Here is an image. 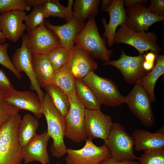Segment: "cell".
Segmentation results:
<instances>
[{
  "instance_id": "cell-7",
  "label": "cell",
  "mask_w": 164,
  "mask_h": 164,
  "mask_svg": "<svg viewBox=\"0 0 164 164\" xmlns=\"http://www.w3.org/2000/svg\"><path fill=\"white\" fill-rule=\"evenodd\" d=\"M151 103L148 94L139 81L129 94L124 97V103L127 104L131 112L142 124L147 127L152 126L155 121Z\"/></svg>"
},
{
  "instance_id": "cell-11",
  "label": "cell",
  "mask_w": 164,
  "mask_h": 164,
  "mask_svg": "<svg viewBox=\"0 0 164 164\" xmlns=\"http://www.w3.org/2000/svg\"><path fill=\"white\" fill-rule=\"evenodd\" d=\"M27 45L32 56L46 55L52 50L60 47L58 37L45 26L44 22L28 32Z\"/></svg>"
},
{
  "instance_id": "cell-32",
  "label": "cell",
  "mask_w": 164,
  "mask_h": 164,
  "mask_svg": "<svg viewBox=\"0 0 164 164\" xmlns=\"http://www.w3.org/2000/svg\"><path fill=\"white\" fill-rule=\"evenodd\" d=\"M31 8L27 0H0L1 14L14 10L29 11Z\"/></svg>"
},
{
  "instance_id": "cell-34",
  "label": "cell",
  "mask_w": 164,
  "mask_h": 164,
  "mask_svg": "<svg viewBox=\"0 0 164 164\" xmlns=\"http://www.w3.org/2000/svg\"><path fill=\"white\" fill-rule=\"evenodd\" d=\"M19 110L7 102L0 95V128Z\"/></svg>"
},
{
  "instance_id": "cell-44",
  "label": "cell",
  "mask_w": 164,
  "mask_h": 164,
  "mask_svg": "<svg viewBox=\"0 0 164 164\" xmlns=\"http://www.w3.org/2000/svg\"><path fill=\"white\" fill-rule=\"evenodd\" d=\"M41 164H50V163H49V164H42V163H41ZM54 164H61V163H59V162H57V163H56Z\"/></svg>"
},
{
  "instance_id": "cell-2",
  "label": "cell",
  "mask_w": 164,
  "mask_h": 164,
  "mask_svg": "<svg viewBox=\"0 0 164 164\" xmlns=\"http://www.w3.org/2000/svg\"><path fill=\"white\" fill-rule=\"evenodd\" d=\"M20 115L14 114L0 128V164H21L22 147L18 139L21 121Z\"/></svg>"
},
{
  "instance_id": "cell-38",
  "label": "cell",
  "mask_w": 164,
  "mask_h": 164,
  "mask_svg": "<svg viewBox=\"0 0 164 164\" xmlns=\"http://www.w3.org/2000/svg\"><path fill=\"white\" fill-rule=\"evenodd\" d=\"M157 54L152 51L145 53V60L143 63V67L145 70L149 72L153 69Z\"/></svg>"
},
{
  "instance_id": "cell-5",
  "label": "cell",
  "mask_w": 164,
  "mask_h": 164,
  "mask_svg": "<svg viewBox=\"0 0 164 164\" xmlns=\"http://www.w3.org/2000/svg\"><path fill=\"white\" fill-rule=\"evenodd\" d=\"M82 80L91 90L101 105L117 107L124 103V96L117 85L110 79L90 71Z\"/></svg>"
},
{
  "instance_id": "cell-9",
  "label": "cell",
  "mask_w": 164,
  "mask_h": 164,
  "mask_svg": "<svg viewBox=\"0 0 164 164\" xmlns=\"http://www.w3.org/2000/svg\"><path fill=\"white\" fill-rule=\"evenodd\" d=\"M82 149L75 150L67 149L65 160L67 164H102L111 157L109 151L104 144L98 146L92 139L87 138Z\"/></svg>"
},
{
  "instance_id": "cell-22",
  "label": "cell",
  "mask_w": 164,
  "mask_h": 164,
  "mask_svg": "<svg viewBox=\"0 0 164 164\" xmlns=\"http://www.w3.org/2000/svg\"><path fill=\"white\" fill-rule=\"evenodd\" d=\"M32 62L36 80L40 87L44 88L46 84L51 83L56 70L46 55L32 56Z\"/></svg>"
},
{
  "instance_id": "cell-28",
  "label": "cell",
  "mask_w": 164,
  "mask_h": 164,
  "mask_svg": "<svg viewBox=\"0 0 164 164\" xmlns=\"http://www.w3.org/2000/svg\"><path fill=\"white\" fill-rule=\"evenodd\" d=\"M74 77L67 64L56 71L51 80L68 96L75 93Z\"/></svg>"
},
{
  "instance_id": "cell-33",
  "label": "cell",
  "mask_w": 164,
  "mask_h": 164,
  "mask_svg": "<svg viewBox=\"0 0 164 164\" xmlns=\"http://www.w3.org/2000/svg\"><path fill=\"white\" fill-rule=\"evenodd\" d=\"M138 160V164H164V150L145 151Z\"/></svg>"
},
{
  "instance_id": "cell-12",
  "label": "cell",
  "mask_w": 164,
  "mask_h": 164,
  "mask_svg": "<svg viewBox=\"0 0 164 164\" xmlns=\"http://www.w3.org/2000/svg\"><path fill=\"white\" fill-rule=\"evenodd\" d=\"M22 38L21 46L15 50L11 61L19 73L23 71L26 74L30 81V88L36 91L42 103L45 94L39 85L34 73L32 62V56L27 45V34H24Z\"/></svg>"
},
{
  "instance_id": "cell-8",
  "label": "cell",
  "mask_w": 164,
  "mask_h": 164,
  "mask_svg": "<svg viewBox=\"0 0 164 164\" xmlns=\"http://www.w3.org/2000/svg\"><path fill=\"white\" fill-rule=\"evenodd\" d=\"M70 107L65 118V136L75 143L87 138L84 126L85 108L78 100L75 93L68 96Z\"/></svg>"
},
{
  "instance_id": "cell-36",
  "label": "cell",
  "mask_w": 164,
  "mask_h": 164,
  "mask_svg": "<svg viewBox=\"0 0 164 164\" xmlns=\"http://www.w3.org/2000/svg\"><path fill=\"white\" fill-rule=\"evenodd\" d=\"M14 89L12 84L5 72L0 69V95L3 97Z\"/></svg>"
},
{
  "instance_id": "cell-37",
  "label": "cell",
  "mask_w": 164,
  "mask_h": 164,
  "mask_svg": "<svg viewBox=\"0 0 164 164\" xmlns=\"http://www.w3.org/2000/svg\"><path fill=\"white\" fill-rule=\"evenodd\" d=\"M148 8L154 14L159 16H164V0H151Z\"/></svg>"
},
{
  "instance_id": "cell-43",
  "label": "cell",
  "mask_w": 164,
  "mask_h": 164,
  "mask_svg": "<svg viewBox=\"0 0 164 164\" xmlns=\"http://www.w3.org/2000/svg\"><path fill=\"white\" fill-rule=\"evenodd\" d=\"M6 39L0 30V44H3L5 43Z\"/></svg>"
},
{
  "instance_id": "cell-39",
  "label": "cell",
  "mask_w": 164,
  "mask_h": 164,
  "mask_svg": "<svg viewBox=\"0 0 164 164\" xmlns=\"http://www.w3.org/2000/svg\"><path fill=\"white\" fill-rule=\"evenodd\" d=\"M124 5L127 7H132L141 4L146 5L149 2L148 0H125Z\"/></svg>"
},
{
  "instance_id": "cell-4",
  "label": "cell",
  "mask_w": 164,
  "mask_h": 164,
  "mask_svg": "<svg viewBox=\"0 0 164 164\" xmlns=\"http://www.w3.org/2000/svg\"><path fill=\"white\" fill-rule=\"evenodd\" d=\"M104 144L111 158L118 162H132L138 160L134 153V140L120 123H114L112 128Z\"/></svg>"
},
{
  "instance_id": "cell-30",
  "label": "cell",
  "mask_w": 164,
  "mask_h": 164,
  "mask_svg": "<svg viewBox=\"0 0 164 164\" xmlns=\"http://www.w3.org/2000/svg\"><path fill=\"white\" fill-rule=\"evenodd\" d=\"M70 50L59 47L52 50L46 54L55 70H58L67 63Z\"/></svg>"
},
{
  "instance_id": "cell-35",
  "label": "cell",
  "mask_w": 164,
  "mask_h": 164,
  "mask_svg": "<svg viewBox=\"0 0 164 164\" xmlns=\"http://www.w3.org/2000/svg\"><path fill=\"white\" fill-rule=\"evenodd\" d=\"M9 46L8 43L0 44V64L9 70L18 79L20 80L23 77L15 68L8 54L7 51Z\"/></svg>"
},
{
  "instance_id": "cell-31",
  "label": "cell",
  "mask_w": 164,
  "mask_h": 164,
  "mask_svg": "<svg viewBox=\"0 0 164 164\" xmlns=\"http://www.w3.org/2000/svg\"><path fill=\"white\" fill-rule=\"evenodd\" d=\"M43 5L34 7L31 12L26 15L24 21L28 32L32 31L44 22L45 19L47 18L43 10Z\"/></svg>"
},
{
  "instance_id": "cell-13",
  "label": "cell",
  "mask_w": 164,
  "mask_h": 164,
  "mask_svg": "<svg viewBox=\"0 0 164 164\" xmlns=\"http://www.w3.org/2000/svg\"><path fill=\"white\" fill-rule=\"evenodd\" d=\"M113 124L110 116L100 110L85 108L84 126L87 138L105 141L108 137Z\"/></svg>"
},
{
  "instance_id": "cell-14",
  "label": "cell",
  "mask_w": 164,
  "mask_h": 164,
  "mask_svg": "<svg viewBox=\"0 0 164 164\" xmlns=\"http://www.w3.org/2000/svg\"><path fill=\"white\" fill-rule=\"evenodd\" d=\"M125 12L128 17L125 24L128 29L135 32H147L152 25L164 19V16L152 13L145 4L127 7Z\"/></svg>"
},
{
  "instance_id": "cell-21",
  "label": "cell",
  "mask_w": 164,
  "mask_h": 164,
  "mask_svg": "<svg viewBox=\"0 0 164 164\" xmlns=\"http://www.w3.org/2000/svg\"><path fill=\"white\" fill-rule=\"evenodd\" d=\"M134 140V149L137 151L164 150V133H152L140 129L132 133Z\"/></svg>"
},
{
  "instance_id": "cell-10",
  "label": "cell",
  "mask_w": 164,
  "mask_h": 164,
  "mask_svg": "<svg viewBox=\"0 0 164 164\" xmlns=\"http://www.w3.org/2000/svg\"><path fill=\"white\" fill-rule=\"evenodd\" d=\"M145 53L137 56H130L126 54L124 50H121L120 58L117 60H109L103 63L111 65L118 69L125 81L127 83L135 84L149 72L143 67Z\"/></svg>"
},
{
  "instance_id": "cell-18",
  "label": "cell",
  "mask_w": 164,
  "mask_h": 164,
  "mask_svg": "<svg viewBox=\"0 0 164 164\" xmlns=\"http://www.w3.org/2000/svg\"><path fill=\"white\" fill-rule=\"evenodd\" d=\"M104 12H108L110 15V20L107 24L106 19L103 17L101 22L104 29L102 38L107 39L108 47L112 46L116 29L119 25L125 24L128 17L124 8L123 0H113L111 4L108 6Z\"/></svg>"
},
{
  "instance_id": "cell-40",
  "label": "cell",
  "mask_w": 164,
  "mask_h": 164,
  "mask_svg": "<svg viewBox=\"0 0 164 164\" xmlns=\"http://www.w3.org/2000/svg\"><path fill=\"white\" fill-rule=\"evenodd\" d=\"M138 162L137 161L118 162L110 157L105 160L102 164H138Z\"/></svg>"
},
{
  "instance_id": "cell-15",
  "label": "cell",
  "mask_w": 164,
  "mask_h": 164,
  "mask_svg": "<svg viewBox=\"0 0 164 164\" xmlns=\"http://www.w3.org/2000/svg\"><path fill=\"white\" fill-rule=\"evenodd\" d=\"M26 15L25 11L14 10L0 14V30L6 39L16 43L26 29L23 23Z\"/></svg>"
},
{
  "instance_id": "cell-26",
  "label": "cell",
  "mask_w": 164,
  "mask_h": 164,
  "mask_svg": "<svg viewBox=\"0 0 164 164\" xmlns=\"http://www.w3.org/2000/svg\"><path fill=\"white\" fill-rule=\"evenodd\" d=\"M39 122L37 118L27 113L21 119L18 132V139L22 147L26 145L36 135Z\"/></svg>"
},
{
  "instance_id": "cell-41",
  "label": "cell",
  "mask_w": 164,
  "mask_h": 164,
  "mask_svg": "<svg viewBox=\"0 0 164 164\" xmlns=\"http://www.w3.org/2000/svg\"><path fill=\"white\" fill-rule=\"evenodd\" d=\"M29 5L34 7L39 5H44L47 0H27Z\"/></svg>"
},
{
  "instance_id": "cell-27",
  "label": "cell",
  "mask_w": 164,
  "mask_h": 164,
  "mask_svg": "<svg viewBox=\"0 0 164 164\" xmlns=\"http://www.w3.org/2000/svg\"><path fill=\"white\" fill-rule=\"evenodd\" d=\"M73 0H68L66 7L62 5L58 0H47L43 5V9L47 18L50 16L59 17L67 22L73 18Z\"/></svg>"
},
{
  "instance_id": "cell-16",
  "label": "cell",
  "mask_w": 164,
  "mask_h": 164,
  "mask_svg": "<svg viewBox=\"0 0 164 164\" xmlns=\"http://www.w3.org/2000/svg\"><path fill=\"white\" fill-rule=\"evenodd\" d=\"M67 65L74 78L83 79L90 71L94 72L97 63L91 56L77 45L70 50Z\"/></svg>"
},
{
  "instance_id": "cell-25",
  "label": "cell",
  "mask_w": 164,
  "mask_h": 164,
  "mask_svg": "<svg viewBox=\"0 0 164 164\" xmlns=\"http://www.w3.org/2000/svg\"><path fill=\"white\" fill-rule=\"evenodd\" d=\"M74 84L76 95L86 109L100 110L101 105L82 79L74 78Z\"/></svg>"
},
{
  "instance_id": "cell-6",
  "label": "cell",
  "mask_w": 164,
  "mask_h": 164,
  "mask_svg": "<svg viewBox=\"0 0 164 164\" xmlns=\"http://www.w3.org/2000/svg\"><path fill=\"white\" fill-rule=\"evenodd\" d=\"M158 36L153 32H135L128 29L125 24L121 25L115 35L114 43H123L132 46L138 52L139 55L148 51L157 54L162 50L158 44Z\"/></svg>"
},
{
  "instance_id": "cell-23",
  "label": "cell",
  "mask_w": 164,
  "mask_h": 164,
  "mask_svg": "<svg viewBox=\"0 0 164 164\" xmlns=\"http://www.w3.org/2000/svg\"><path fill=\"white\" fill-rule=\"evenodd\" d=\"M156 63L153 69L138 80L148 94L152 103H155L154 89L159 77L164 73V55L158 54Z\"/></svg>"
},
{
  "instance_id": "cell-24",
  "label": "cell",
  "mask_w": 164,
  "mask_h": 164,
  "mask_svg": "<svg viewBox=\"0 0 164 164\" xmlns=\"http://www.w3.org/2000/svg\"><path fill=\"white\" fill-rule=\"evenodd\" d=\"M101 0H75L73 1V18L78 22L84 23L87 19L95 18L98 13Z\"/></svg>"
},
{
  "instance_id": "cell-19",
  "label": "cell",
  "mask_w": 164,
  "mask_h": 164,
  "mask_svg": "<svg viewBox=\"0 0 164 164\" xmlns=\"http://www.w3.org/2000/svg\"><path fill=\"white\" fill-rule=\"evenodd\" d=\"M51 137L45 131L40 135L36 134L26 145L22 147L24 164L35 161L42 164H49L50 159L47 151L48 142Z\"/></svg>"
},
{
  "instance_id": "cell-20",
  "label": "cell",
  "mask_w": 164,
  "mask_h": 164,
  "mask_svg": "<svg viewBox=\"0 0 164 164\" xmlns=\"http://www.w3.org/2000/svg\"><path fill=\"white\" fill-rule=\"evenodd\" d=\"M45 26L52 31L59 39L60 47L70 49L74 45L77 36L84 28L86 23H80L73 18L65 24L55 26L48 21H44Z\"/></svg>"
},
{
  "instance_id": "cell-1",
  "label": "cell",
  "mask_w": 164,
  "mask_h": 164,
  "mask_svg": "<svg viewBox=\"0 0 164 164\" xmlns=\"http://www.w3.org/2000/svg\"><path fill=\"white\" fill-rule=\"evenodd\" d=\"M42 106V113L47 123V132L53 140L50 151L53 156L60 158L67 153V150L64 140L66 129L64 118L56 109L47 93L45 94Z\"/></svg>"
},
{
  "instance_id": "cell-42",
  "label": "cell",
  "mask_w": 164,
  "mask_h": 164,
  "mask_svg": "<svg viewBox=\"0 0 164 164\" xmlns=\"http://www.w3.org/2000/svg\"><path fill=\"white\" fill-rule=\"evenodd\" d=\"M113 0H103L101 1V9L102 11H104L112 3Z\"/></svg>"
},
{
  "instance_id": "cell-29",
  "label": "cell",
  "mask_w": 164,
  "mask_h": 164,
  "mask_svg": "<svg viewBox=\"0 0 164 164\" xmlns=\"http://www.w3.org/2000/svg\"><path fill=\"white\" fill-rule=\"evenodd\" d=\"M44 88L56 109L64 118L70 107L68 96L59 88L51 83L46 84Z\"/></svg>"
},
{
  "instance_id": "cell-17",
  "label": "cell",
  "mask_w": 164,
  "mask_h": 164,
  "mask_svg": "<svg viewBox=\"0 0 164 164\" xmlns=\"http://www.w3.org/2000/svg\"><path fill=\"white\" fill-rule=\"evenodd\" d=\"M2 97L19 110H25L31 112L37 119L42 116V103L38 95L32 91H20L14 89Z\"/></svg>"
},
{
  "instance_id": "cell-3",
  "label": "cell",
  "mask_w": 164,
  "mask_h": 164,
  "mask_svg": "<svg viewBox=\"0 0 164 164\" xmlns=\"http://www.w3.org/2000/svg\"><path fill=\"white\" fill-rule=\"evenodd\" d=\"M74 43L94 58L104 62L110 60L113 54V50L107 48L106 40L99 34L95 18L88 19L76 37Z\"/></svg>"
}]
</instances>
